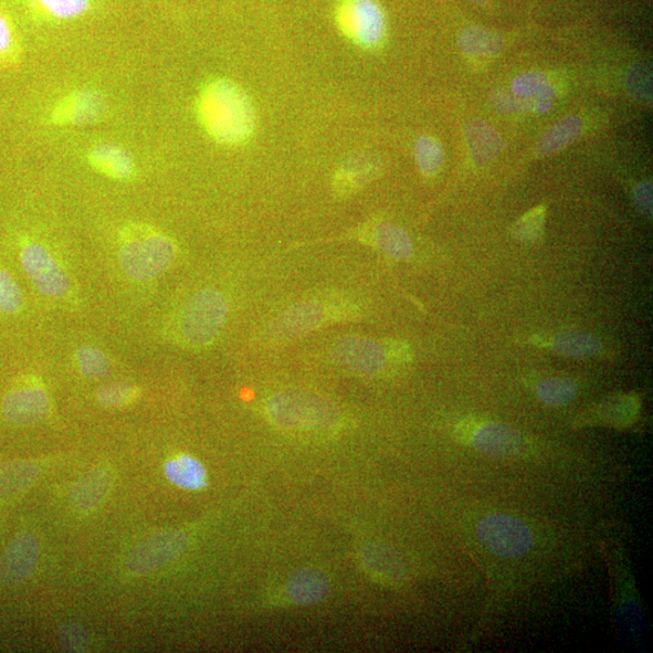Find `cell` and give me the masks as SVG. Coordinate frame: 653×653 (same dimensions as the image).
I'll return each instance as SVG.
<instances>
[{
	"label": "cell",
	"mask_w": 653,
	"mask_h": 653,
	"mask_svg": "<svg viewBox=\"0 0 653 653\" xmlns=\"http://www.w3.org/2000/svg\"><path fill=\"white\" fill-rule=\"evenodd\" d=\"M197 115L204 130L218 143L240 144L256 130V112L248 94L227 79L207 84L199 97Z\"/></svg>",
	"instance_id": "6da1fadb"
},
{
	"label": "cell",
	"mask_w": 653,
	"mask_h": 653,
	"mask_svg": "<svg viewBox=\"0 0 653 653\" xmlns=\"http://www.w3.org/2000/svg\"><path fill=\"white\" fill-rule=\"evenodd\" d=\"M176 257L172 239L149 225L131 223L119 235L121 269L132 280L151 281L170 269Z\"/></svg>",
	"instance_id": "7a4b0ae2"
},
{
	"label": "cell",
	"mask_w": 653,
	"mask_h": 653,
	"mask_svg": "<svg viewBox=\"0 0 653 653\" xmlns=\"http://www.w3.org/2000/svg\"><path fill=\"white\" fill-rule=\"evenodd\" d=\"M227 316L228 302L222 293L213 289L199 291L179 312V338L194 347L213 344L222 332Z\"/></svg>",
	"instance_id": "3957f363"
},
{
	"label": "cell",
	"mask_w": 653,
	"mask_h": 653,
	"mask_svg": "<svg viewBox=\"0 0 653 653\" xmlns=\"http://www.w3.org/2000/svg\"><path fill=\"white\" fill-rule=\"evenodd\" d=\"M267 413L273 424L293 431L321 432L338 423L334 407L320 396L289 392L273 396Z\"/></svg>",
	"instance_id": "277c9868"
},
{
	"label": "cell",
	"mask_w": 653,
	"mask_h": 653,
	"mask_svg": "<svg viewBox=\"0 0 653 653\" xmlns=\"http://www.w3.org/2000/svg\"><path fill=\"white\" fill-rule=\"evenodd\" d=\"M336 21L346 38L357 47L373 50L383 43L386 21L375 0H344Z\"/></svg>",
	"instance_id": "5b68a950"
},
{
	"label": "cell",
	"mask_w": 653,
	"mask_h": 653,
	"mask_svg": "<svg viewBox=\"0 0 653 653\" xmlns=\"http://www.w3.org/2000/svg\"><path fill=\"white\" fill-rule=\"evenodd\" d=\"M477 535L488 551L503 558H518L532 550L529 526L505 514H489L479 521Z\"/></svg>",
	"instance_id": "8992f818"
},
{
	"label": "cell",
	"mask_w": 653,
	"mask_h": 653,
	"mask_svg": "<svg viewBox=\"0 0 653 653\" xmlns=\"http://www.w3.org/2000/svg\"><path fill=\"white\" fill-rule=\"evenodd\" d=\"M188 545L189 539L183 532L157 533L135 547L126 558V568L133 575H149L177 560Z\"/></svg>",
	"instance_id": "52a82bcc"
},
{
	"label": "cell",
	"mask_w": 653,
	"mask_h": 653,
	"mask_svg": "<svg viewBox=\"0 0 653 653\" xmlns=\"http://www.w3.org/2000/svg\"><path fill=\"white\" fill-rule=\"evenodd\" d=\"M331 318H336L326 305L319 300H302L281 311L268 324L271 340L287 342L319 330Z\"/></svg>",
	"instance_id": "ba28073f"
},
{
	"label": "cell",
	"mask_w": 653,
	"mask_h": 653,
	"mask_svg": "<svg viewBox=\"0 0 653 653\" xmlns=\"http://www.w3.org/2000/svg\"><path fill=\"white\" fill-rule=\"evenodd\" d=\"M20 257L27 277L41 294L51 298L65 296L69 290L66 272L44 246L26 242Z\"/></svg>",
	"instance_id": "9c48e42d"
},
{
	"label": "cell",
	"mask_w": 653,
	"mask_h": 653,
	"mask_svg": "<svg viewBox=\"0 0 653 653\" xmlns=\"http://www.w3.org/2000/svg\"><path fill=\"white\" fill-rule=\"evenodd\" d=\"M49 396L39 379L29 376L3 399L2 414L9 423L26 426L38 423L48 414Z\"/></svg>",
	"instance_id": "30bf717a"
},
{
	"label": "cell",
	"mask_w": 653,
	"mask_h": 653,
	"mask_svg": "<svg viewBox=\"0 0 653 653\" xmlns=\"http://www.w3.org/2000/svg\"><path fill=\"white\" fill-rule=\"evenodd\" d=\"M334 361L361 375H376L385 370L387 351L383 344L368 336H345L332 350Z\"/></svg>",
	"instance_id": "8fae6325"
},
{
	"label": "cell",
	"mask_w": 653,
	"mask_h": 653,
	"mask_svg": "<svg viewBox=\"0 0 653 653\" xmlns=\"http://www.w3.org/2000/svg\"><path fill=\"white\" fill-rule=\"evenodd\" d=\"M40 556L36 536L23 533L0 556V584L13 586L26 581L35 573Z\"/></svg>",
	"instance_id": "7c38bea8"
},
{
	"label": "cell",
	"mask_w": 653,
	"mask_h": 653,
	"mask_svg": "<svg viewBox=\"0 0 653 653\" xmlns=\"http://www.w3.org/2000/svg\"><path fill=\"white\" fill-rule=\"evenodd\" d=\"M471 445L482 454L513 459L522 454L525 440L517 430L499 423H487L472 432Z\"/></svg>",
	"instance_id": "4fadbf2b"
},
{
	"label": "cell",
	"mask_w": 653,
	"mask_h": 653,
	"mask_svg": "<svg viewBox=\"0 0 653 653\" xmlns=\"http://www.w3.org/2000/svg\"><path fill=\"white\" fill-rule=\"evenodd\" d=\"M107 110L101 93L79 90L63 99L52 112L51 120L56 125H82L99 121Z\"/></svg>",
	"instance_id": "5bb4252c"
},
{
	"label": "cell",
	"mask_w": 653,
	"mask_h": 653,
	"mask_svg": "<svg viewBox=\"0 0 653 653\" xmlns=\"http://www.w3.org/2000/svg\"><path fill=\"white\" fill-rule=\"evenodd\" d=\"M362 562L379 582L401 586L407 581L409 568L405 558L392 547L379 543L364 547Z\"/></svg>",
	"instance_id": "9a60e30c"
},
{
	"label": "cell",
	"mask_w": 653,
	"mask_h": 653,
	"mask_svg": "<svg viewBox=\"0 0 653 653\" xmlns=\"http://www.w3.org/2000/svg\"><path fill=\"white\" fill-rule=\"evenodd\" d=\"M331 592V584L313 568H299L289 578L286 594L294 605L307 606L323 602Z\"/></svg>",
	"instance_id": "2e32d148"
},
{
	"label": "cell",
	"mask_w": 653,
	"mask_h": 653,
	"mask_svg": "<svg viewBox=\"0 0 653 653\" xmlns=\"http://www.w3.org/2000/svg\"><path fill=\"white\" fill-rule=\"evenodd\" d=\"M111 473L97 468L82 475L73 486L69 499L75 509L89 512L98 508L111 488Z\"/></svg>",
	"instance_id": "e0dca14e"
},
{
	"label": "cell",
	"mask_w": 653,
	"mask_h": 653,
	"mask_svg": "<svg viewBox=\"0 0 653 653\" xmlns=\"http://www.w3.org/2000/svg\"><path fill=\"white\" fill-rule=\"evenodd\" d=\"M89 163L94 170L117 181L130 179L136 170L132 156L114 144L93 146L89 153Z\"/></svg>",
	"instance_id": "ac0fdd59"
},
{
	"label": "cell",
	"mask_w": 653,
	"mask_h": 653,
	"mask_svg": "<svg viewBox=\"0 0 653 653\" xmlns=\"http://www.w3.org/2000/svg\"><path fill=\"white\" fill-rule=\"evenodd\" d=\"M465 136L473 162L487 165L497 159L502 150V140L491 125L481 119L472 120L466 126Z\"/></svg>",
	"instance_id": "d6986e66"
},
{
	"label": "cell",
	"mask_w": 653,
	"mask_h": 653,
	"mask_svg": "<svg viewBox=\"0 0 653 653\" xmlns=\"http://www.w3.org/2000/svg\"><path fill=\"white\" fill-rule=\"evenodd\" d=\"M40 470L35 462L10 461L0 463V498H15L35 486Z\"/></svg>",
	"instance_id": "ffe728a7"
},
{
	"label": "cell",
	"mask_w": 653,
	"mask_h": 653,
	"mask_svg": "<svg viewBox=\"0 0 653 653\" xmlns=\"http://www.w3.org/2000/svg\"><path fill=\"white\" fill-rule=\"evenodd\" d=\"M165 476L174 486L189 491L203 490L208 486L207 471L202 462L191 456H179L168 460Z\"/></svg>",
	"instance_id": "44dd1931"
},
{
	"label": "cell",
	"mask_w": 653,
	"mask_h": 653,
	"mask_svg": "<svg viewBox=\"0 0 653 653\" xmlns=\"http://www.w3.org/2000/svg\"><path fill=\"white\" fill-rule=\"evenodd\" d=\"M376 172V162L371 157L357 156L355 159L347 161L335 175V192L343 196L353 194L370 182Z\"/></svg>",
	"instance_id": "7402d4cb"
},
{
	"label": "cell",
	"mask_w": 653,
	"mask_h": 653,
	"mask_svg": "<svg viewBox=\"0 0 653 653\" xmlns=\"http://www.w3.org/2000/svg\"><path fill=\"white\" fill-rule=\"evenodd\" d=\"M372 244L385 255L397 260H407L413 256V242L407 231L392 223H379L370 234Z\"/></svg>",
	"instance_id": "603a6c76"
},
{
	"label": "cell",
	"mask_w": 653,
	"mask_h": 653,
	"mask_svg": "<svg viewBox=\"0 0 653 653\" xmlns=\"http://www.w3.org/2000/svg\"><path fill=\"white\" fill-rule=\"evenodd\" d=\"M584 129V121L578 115L558 121L547 131L536 145V153L540 156H550L560 153L578 139Z\"/></svg>",
	"instance_id": "cb8c5ba5"
},
{
	"label": "cell",
	"mask_w": 653,
	"mask_h": 653,
	"mask_svg": "<svg viewBox=\"0 0 653 653\" xmlns=\"http://www.w3.org/2000/svg\"><path fill=\"white\" fill-rule=\"evenodd\" d=\"M458 46L462 52L471 56H494L502 50L503 40L490 29L471 26L461 31Z\"/></svg>",
	"instance_id": "d4e9b609"
},
{
	"label": "cell",
	"mask_w": 653,
	"mask_h": 653,
	"mask_svg": "<svg viewBox=\"0 0 653 653\" xmlns=\"http://www.w3.org/2000/svg\"><path fill=\"white\" fill-rule=\"evenodd\" d=\"M602 343L594 335L582 331L563 332L553 340L554 351L571 358L597 356L602 351Z\"/></svg>",
	"instance_id": "484cf974"
},
{
	"label": "cell",
	"mask_w": 653,
	"mask_h": 653,
	"mask_svg": "<svg viewBox=\"0 0 653 653\" xmlns=\"http://www.w3.org/2000/svg\"><path fill=\"white\" fill-rule=\"evenodd\" d=\"M512 93L523 100L552 101L556 97V89L543 73L530 72L524 73V75L513 80Z\"/></svg>",
	"instance_id": "4316f807"
},
{
	"label": "cell",
	"mask_w": 653,
	"mask_h": 653,
	"mask_svg": "<svg viewBox=\"0 0 653 653\" xmlns=\"http://www.w3.org/2000/svg\"><path fill=\"white\" fill-rule=\"evenodd\" d=\"M414 155L421 174L436 176L445 162V151L440 142L432 136H421L415 142Z\"/></svg>",
	"instance_id": "83f0119b"
},
{
	"label": "cell",
	"mask_w": 653,
	"mask_h": 653,
	"mask_svg": "<svg viewBox=\"0 0 653 653\" xmlns=\"http://www.w3.org/2000/svg\"><path fill=\"white\" fill-rule=\"evenodd\" d=\"M536 394L545 405L560 407L573 401L577 386L571 379L552 377L537 385Z\"/></svg>",
	"instance_id": "f1b7e54d"
},
{
	"label": "cell",
	"mask_w": 653,
	"mask_h": 653,
	"mask_svg": "<svg viewBox=\"0 0 653 653\" xmlns=\"http://www.w3.org/2000/svg\"><path fill=\"white\" fill-rule=\"evenodd\" d=\"M626 88L630 98L638 103L651 107L652 105V69L649 63H637L631 66L626 75Z\"/></svg>",
	"instance_id": "f546056e"
},
{
	"label": "cell",
	"mask_w": 653,
	"mask_h": 653,
	"mask_svg": "<svg viewBox=\"0 0 653 653\" xmlns=\"http://www.w3.org/2000/svg\"><path fill=\"white\" fill-rule=\"evenodd\" d=\"M141 389L130 383H112L99 389L98 401L105 408H124L133 405Z\"/></svg>",
	"instance_id": "4dcf8cb0"
},
{
	"label": "cell",
	"mask_w": 653,
	"mask_h": 653,
	"mask_svg": "<svg viewBox=\"0 0 653 653\" xmlns=\"http://www.w3.org/2000/svg\"><path fill=\"white\" fill-rule=\"evenodd\" d=\"M545 217L546 208L543 206L529 210L513 226L512 235L525 244H535L543 236Z\"/></svg>",
	"instance_id": "1f68e13d"
},
{
	"label": "cell",
	"mask_w": 653,
	"mask_h": 653,
	"mask_svg": "<svg viewBox=\"0 0 653 653\" xmlns=\"http://www.w3.org/2000/svg\"><path fill=\"white\" fill-rule=\"evenodd\" d=\"M80 372L92 379H102L110 373L107 356L93 346H81L76 353Z\"/></svg>",
	"instance_id": "d6a6232c"
},
{
	"label": "cell",
	"mask_w": 653,
	"mask_h": 653,
	"mask_svg": "<svg viewBox=\"0 0 653 653\" xmlns=\"http://www.w3.org/2000/svg\"><path fill=\"white\" fill-rule=\"evenodd\" d=\"M24 304V294L12 273L0 269V311L14 315Z\"/></svg>",
	"instance_id": "836d02e7"
},
{
	"label": "cell",
	"mask_w": 653,
	"mask_h": 653,
	"mask_svg": "<svg viewBox=\"0 0 653 653\" xmlns=\"http://www.w3.org/2000/svg\"><path fill=\"white\" fill-rule=\"evenodd\" d=\"M604 419L609 424L628 425L637 415L638 406L635 399L620 397L604 406Z\"/></svg>",
	"instance_id": "e575fe53"
},
{
	"label": "cell",
	"mask_w": 653,
	"mask_h": 653,
	"mask_svg": "<svg viewBox=\"0 0 653 653\" xmlns=\"http://www.w3.org/2000/svg\"><path fill=\"white\" fill-rule=\"evenodd\" d=\"M48 13L59 18H73L88 12L90 0H37Z\"/></svg>",
	"instance_id": "d590c367"
},
{
	"label": "cell",
	"mask_w": 653,
	"mask_h": 653,
	"mask_svg": "<svg viewBox=\"0 0 653 653\" xmlns=\"http://www.w3.org/2000/svg\"><path fill=\"white\" fill-rule=\"evenodd\" d=\"M490 103L492 107L501 113L522 114L533 111L534 101L523 100L512 92L497 90L491 93Z\"/></svg>",
	"instance_id": "8d00e7d4"
},
{
	"label": "cell",
	"mask_w": 653,
	"mask_h": 653,
	"mask_svg": "<svg viewBox=\"0 0 653 653\" xmlns=\"http://www.w3.org/2000/svg\"><path fill=\"white\" fill-rule=\"evenodd\" d=\"M60 644L69 652L86 651L89 645V638L86 629L77 624H65L57 630Z\"/></svg>",
	"instance_id": "74e56055"
},
{
	"label": "cell",
	"mask_w": 653,
	"mask_h": 653,
	"mask_svg": "<svg viewBox=\"0 0 653 653\" xmlns=\"http://www.w3.org/2000/svg\"><path fill=\"white\" fill-rule=\"evenodd\" d=\"M652 192L651 181L640 182L635 189L636 206L648 218H652Z\"/></svg>",
	"instance_id": "f35d334b"
},
{
	"label": "cell",
	"mask_w": 653,
	"mask_h": 653,
	"mask_svg": "<svg viewBox=\"0 0 653 653\" xmlns=\"http://www.w3.org/2000/svg\"><path fill=\"white\" fill-rule=\"evenodd\" d=\"M14 43L13 28L8 23V20L0 14V59L13 55Z\"/></svg>",
	"instance_id": "ab89813d"
},
{
	"label": "cell",
	"mask_w": 653,
	"mask_h": 653,
	"mask_svg": "<svg viewBox=\"0 0 653 653\" xmlns=\"http://www.w3.org/2000/svg\"><path fill=\"white\" fill-rule=\"evenodd\" d=\"M534 105L533 108L540 114H545L547 112H550V110L552 108V103L549 100H539V101H534Z\"/></svg>",
	"instance_id": "60d3db41"
},
{
	"label": "cell",
	"mask_w": 653,
	"mask_h": 653,
	"mask_svg": "<svg viewBox=\"0 0 653 653\" xmlns=\"http://www.w3.org/2000/svg\"><path fill=\"white\" fill-rule=\"evenodd\" d=\"M469 2H471L473 4H477V5H484V4H488L490 2V0H469Z\"/></svg>",
	"instance_id": "b9f144b4"
}]
</instances>
